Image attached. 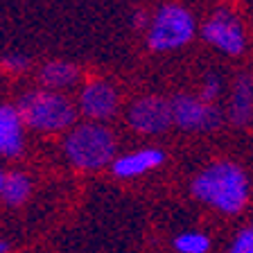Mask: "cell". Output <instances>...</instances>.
<instances>
[{
  "label": "cell",
  "instance_id": "cell-18",
  "mask_svg": "<svg viewBox=\"0 0 253 253\" xmlns=\"http://www.w3.org/2000/svg\"><path fill=\"white\" fill-rule=\"evenodd\" d=\"M147 23H149L147 14H142V11H138V14H136V21H133V25H136V27H145Z\"/></svg>",
  "mask_w": 253,
  "mask_h": 253
},
{
  "label": "cell",
  "instance_id": "cell-2",
  "mask_svg": "<svg viewBox=\"0 0 253 253\" xmlns=\"http://www.w3.org/2000/svg\"><path fill=\"white\" fill-rule=\"evenodd\" d=\"M63 154L77 169H102L116 161V136L109 126L86 120L68 131Z\"/></svg>",
  "mask_w": 253,
  "mask_h": 253
},
{
  "label": "cell",
  "instance_id": "cell-7",
  "mask_svg": "<svg viewBox=\"0 0 253 253\" xmlns=\"http://www.w3.org/2000/svg\"><path fill=\"white\" fill-rule=\"evenodd\" d=\"M129 125L140 136H158L172 126V106L169 100L158 95L140 97L129 106Z\"/></svg>",
  "mask_w": 253,
  "mask_h": 253
},
{
  "label": "cell",
  "instance_id": "cell-3",
  "mask_svg": "<svg viewBox=\"0 0 253 253\" xmlns=\"http://www.w3.org/2000/svg\"><path fill=\"white\" fill-rule=\"evenodd\" d=\"M18 111H21L25 126L41 133L66 131L77 120V109L73 102L59 90L47 88L23 95L18 102Z\"/></svg>",
  "mask_w": 253,
  "mask_h": 253
},
{
  "label": "cell",
  "instance_id": "cell-21",
  "mask_svg": "<svg viewBox=\"0 0 253 253\" xmlns=\"http://www.w3.org/2000/svg\"><path fill=\"white\" fill-rule=\"evenodd\" d=\"M251 231H253V224H251Z\"/></svg>",
  "mask_w": 253,
  "mask_h": 253
},
{
  "label": "cell",
  "instance_id": "cell-1",
  "mask_svg": "<svg viewBox=\"0 0 253 253\" xmlns=\"http://www.w3.org/2000/svg\"><path fill=\"white\" fill-rule=\"evenodd\" d=\"M190 192L197 201L211 206L224 215H237L249 201V179L240 165L231 161H217L197 174Z\"/></svg>",
  "mask_w": 253,
  "mask_h": 253
},
{
  "label": "cell",
  "instance_id": "cell-13",
  "mask_svg": "<svg viewBox=\"0 0 253 253\" xmlns=\"http://www.w3.org/2000/svg\"><path fill=\"white\" fill-rule=\"evenodd\" d=\"M32 195V179L25 172H9L5 174V181H2V188H0V197L7 206L11 208H18L23 206Z\"/></svg>",
  "mask_w": 253,
  "mask_h": 253
},
{
  "label": "cell",
  "instance_id": "cell-8",
  "mask_svg": "<svg viewBox=\"0 0 253 253\" xmlns=\"http://www.w3.org/2000/svg\"><path fill=\"white\" fill-rule=\"evenodd\" d=\"M77 106L88 122H104L116 116L120 97L113 84H109L106 79H88L79 90Z\"/></svg>",
  "mask_w": 253,
  "mask_h": 253
},
{
  "label": "cell",
  "instance_id": "cell-19",
  "mask_svg": "<svg viewBox=\"0 0 253 253\" xmlns=\"http://www.w3.org/2000/svg\"><path fill=\"white\" fill-rule=\"evenodd\" d=\"M9 242H7V240H0V253H9Z\"/></svg>",
  "mask_w": 253,
  "mask_h": 253
},
{
  "label": "cell",
  "instance_id": "cell-6",
  "mask_svg": "<svg viewBox=\"0 0 253 253\" xmlns=\"http://www.w3.org/2000/svg\"><path fill=\"white\" fill-rule=\"evenodd\" d=\"M201 37L211 43L212 47H217L219 52L228 54V57L242 54L244 45H247L242 23L228 9L212 11V16L204 23V27H201Z\"/></svg>",
  "mask_w": 253,
  "mask_h": 253
},
{
  "label": "cell",
  "instance_id": "cell-20",
  "mask_svg": "<svg viewBox=\"0 0 253 253\" xmlns=\"http://www.w3.org/2000/svg\"><path fill=\"white\" fill-rule=\"evenodd\" d=\"M2 181H5V174L0 172V188H2Z\"/></svg>",
  "mask_w": 253,
  "mask_h": 253
},
{
  "label": "cell",
  "instance_id": "cell-4",
  "mask_svg": "<svg viewBox=\"0 0 253 253\" xmlns=\"http://www.w3.org/2000/svg\"><path fill=\"white\" fill-rule=\"evenodd\" d=\"M195 18L185 7L168 2L158 7L147 27V45L154 52H168L188 45L195 39Z\"/></svg>",
  "mask_w": 253,
  "mask_h": 253
},
{
  "label": "cell",
  "instance_id": "cell-9",
  "mask_svg": "<svg viewBox=\"0 0 253 253\" xmlns=\"http://www.w3.org/2000/svg\"><path fill=\"white\" fill-rule=\"evenodd\" d=\"M25 147V122L18 106L0 104V156L16 158Z\"/></svg>",
  "mask_w": 253,
  "mask_h": 253
},
{
  "label": "cell",
  "instance_id": "cell-14",
  "mask_svg": "<svg viewBox=\"0 0 253 253\" xmlns=\"http://www.w3.org/2000/svg\"><path fill=\"white\" fill-rule=\"evenodd\" d=\"M176 253H208L211 251V237L204 231H183L172 242Z\"/></svg>",
  "mask_w": 253,
  "mask_h": 253
},
{
  "label": "cell",
  "instance_id": "cell-11",
  "mask_svg": "<svg viewBox=\"0 0 253 253\" xmlns=\"http://www.w3.org/2000/svg\"><path fill=\"white\" fill-rule=\"evenodd\" d=\"M253 118V84L249 77H240L233 86L228 102V120L235 126L249 125Z\"/></svg>",
  "mask_w": 253,
  "mask_h": 253
},
{
  "label": "cell",
  "instance_id": "cell-17",
  "mask_svg": "<svg viewBox=\"0 0 253 253\" xmlns=\"http://www.w3.org/2000/svg\"><path fill=\"white\" fill-rule=\"evenodd\" d=\"M219 90H221L219 77H217V75H208V77H206V82H204V90H201V100L208 102V104H212V102H215V97L219 95Z\"/></svg>",
  "mask_w": 253,
  "mask_h": 253
},
{
  "label": "cell",
  "instance_id": "cell-15",
  "mask_svg": "<svg viewBox=\"0 0 253 253\" xmlns=\"http://www.w3.org/2000/svg\"><path fill=\"white\" fill-rule=\"evenodd\" d=\"M0 68H2V73H11V75H21L25 73L27 68H30V57H25V54H5V57L0 59Z\"/></svg>",
  "mask_w": 253,
  "mask_h": 253
},
{
  "label": "cell",
  "instance_id": "cell-10",
  "mask_svg": "<svg viewBox=\"0 0 253 253\" xmlns=\"http://www.w3.org/2000/svg\"><path fill=\"white\" fill-rule=\"evenodd\" d=\"M163 163H165L163 149L145 147V149H136V152L116 156V161L111 163V172L118 179H133V176H140V174H147L152 169L161 168Z\"/></svg>",
  "mask_w": 253,
  "mask_h": 253
},
{
  "label": "cell",
  "instance_id": "cell-12",
  "mask_svg": "<svg viewBox=\"0 0 253 253\" xmlns=\"http://www.w3.org/2000/svg\"><path fill=\"white\" fill-rule=\"evenodd\" d=\"M41 84L47 90H61L75 86L79 79V68L70 61H61V59H54V61H47L41 66Z\"/></svg>",
  "mask_w": 253,
  "mask_h": 253
},
{
  "label": "cell",
  "instance_id": "cell-16",
  "mask_svg": "<svg viewBox=\"0 0 253 253\" xmlns=\"http://www.w3.org/2000/svg\"><path fill=\"white\" fill-rule=\"evenodd\" d=\"M226 253H253V231H251V226L242 228V231L233 237V242H231V247H228Z\"/></svg>",
  "mask_w": 253,
  "mask_h": 253
},
{
  "label": "cell",
  "instance_id": "cell-5",
  "mask_svg": "<svg viewBox=\"0 0 253 253\" xmlns=\"http://www.w3.org/2000/svg\"><path fill=\"white\" fill-rule=\"evenodd\" d=\"M169 106L172 125L183 131H212L221 125L219 109L195 95H176L169 100Z\"/></svg>",
  "mask_w": 253,
  "mask_h": 253
}]
</instances>
